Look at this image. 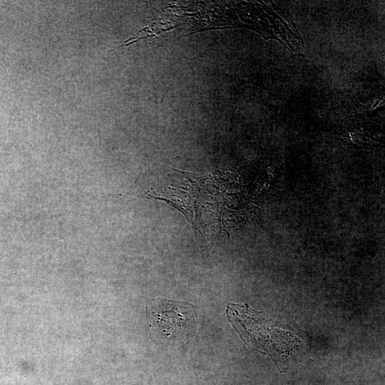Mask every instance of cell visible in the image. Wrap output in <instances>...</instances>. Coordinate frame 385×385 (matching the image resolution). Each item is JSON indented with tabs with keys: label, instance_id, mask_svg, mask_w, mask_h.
Wrapping results in <instances>:
<instances>
[{
	"label": "cell",
	"instance_id": "obj_1",
	"mask_svg": "<svg viewBox=\"0 0 385 385\" xmlns=\"http://www.w3.org/2000/svg\"><path fill=\"white\" fill-rule=\"evenodd\" d=\"M146 310L149 335L153 340L182 345L190 340L197 330V313L190 303L155 298L148 301Z\"/></svg>",
	"mask_w": 385,
	"mask_h": 385
}]
</instances>
